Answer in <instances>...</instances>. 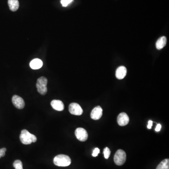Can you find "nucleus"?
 Listing matches in <instances>:
<instances>
[{
    "label": "nucleus",
    "mask_w": 169,
    "mask_h": 169,
    "mask_svg": "<svg viewBox=\"0 0 169 169\" xmlns=\"http://www.w3.org/2000/svg\"><path fill=\"white\" fill-rule=\"evenodd\" d=\"M13 166L15 169H23V164L20 160H16L13 163Z\"/></svg>",
    "instance_id": "obj_16"
},
{
    "label": "nucleus",
    "mask_w": 169,
    "mask_h": 169,
    "mask_svg": "<svg viewBox=\"0 0 169 169\" xmlns=\"http://www.w3.org/2000/svg\"><path fill=\"white\" fill-rule=\"evenodd\" d=\"M8 5L11 11H16L19 8V2L18 0H8Z\"/></svg>",
    "instance_id": "obj_13"
},
{
    "label": "nucleus",
    "mask_w": 169,
    "mask_h": 169,
    "mask_svg": "<svg viewBox=\"0 0 169 169\" xmlns=\"http://www.w3.org/2000/svg\"><path fill=\"white\" fill-rule=\"evenodd\" d=\"M19 138L21 142L25 145L30 144L32 142H35L37 141V138L35 135L31 134L26 129L23 130L21 131Z\"/></svg>",
    "instance_id": "obj_1"
},
{
    "label": "nucleus",
    "mask_w": 169,
    "mask_h": 169,
    "mask_svg": "<svg viewBox=\"0 0 169 169\" xmlns=\"http://www.w3.org/2000/svg\"><path fill=\"white\" fill-rule=\"evenodd\" d=\"M73 1V0H66V1L67 2L68 4H70V3H71V2Z\"/></svg>",
    "instance_id": "obj_23"
},
{
    "label": "nucleus",
    "mask_w": 169,
    "mask_h": 169,
    "mask_svg": "<svg viewBox=\"0 0 169 169\" xmlns=\"http://www.w3.org/2000/svg\"><path fill=\"white\" fill-rule=\"evenodd\" d=\"M152 125H153V121L151 120H149L148 122V125H147V128L150 129L151 128V127H152Z\"/></svg>",
    "instance_id": "obj_22"
},
{
    "label": "nucleus",
    "mask_w": 169,
    "mask_h": 169,
    "mask_svg": "<svg viewBox=\"0 0 169 169\" xmlns=\"http://www.w3.org/2000/svg\"><path fill=\"white\" fill-rule=\"evenodd\" d=\"M12 101L15 107L18 109H23L25 107V101L22 98L19 96L14 95L12 97Z\"/></svg>",
    "instance_id": "obj_7"
},
{
    "label": "nucleus",
    "mask_w": 169,
    "mask_h": 169,
    "mask_svg": "<svg viewBox=\"0 0 169 169\" xmlns=\"http://www.w3.org/2000/svg\"><path fill=\"white\" fill-rule=\"evenodd\" d=\"M126 155L125 152L122 149H119L116 151L114 155V162L118 166L124 164L126 161Z\"/></svg>",
    "instance_id": "obj_4"
},
{
    "label": "nucleus",
    "mask_w": 169,
    "mask_h": 169,
    "mask_svg": "<svg viewBox=\"0 0 169 169\" xmlns=\"http://www.w3.org/2000/svg\"><path fill=\"white\" fill-rule=\"evenodd\" d=\"M104 154L105 158L106 159H108L111 154V151L108 147H106L104 150Z\"/></svg>",
    "instance_id": "obj_17"
},
{
    "label": "nucleus",
    "mask_w": 169,
    "mask_h": 169,
    "mask_svg": "<svg viewBox=\"0 0 169 169\" xmlns=\"http://www.w3.org/2000/svg\"><path fill=\"white\" fill-rule=\"evenodd\" d=\"M51 105L56 111H62L64 109L65 106L61 100H54L51 103Z\"/></svg>",
    "instance_id": "obj_11"
},
{
    "label": "nucleus",
    "mask_w": 169,
    "mask_h": 169,
    "mask_svg": "<svg viewBox=\"0 0 169 169\" xmlns=\"http://www.w3.org/2000/svg\"><path fill=\"white\" fill-rule=\"evenodd\" d=\"M161 125L160 124H157V126H156V128H155V130L156 132H159L161 130Z\"/></svg>",
    "instance_id": "obj_21"
},
{
    "label": "nucleus",
    "mask_w": 169,
    "mask_h": 169,
    "mask_svg": "<svg viewBox=\"0 0 169 169\" xmlns=\"http://www.w3.org/2000/svg\"><path fill=\"white\" fill-rule=\"evenodd\" d=\"M76 137L81 141H85L88 138V133L87 131L83 128H78L75 130Z\"/></svg>",
    "instance_id": "obj_6"
},
{
    "label": "nucleus",
    "mask_w": 169,
    "mask_h": 169,
    "mask_svg": "<svg viewBox=\"0 0 169 169\" xmlns=\"http://www.w3.org/2000/svg\"><path fill=\"white\" fill-rule=\"evenodd\" d=\"M47 83L48 80L44 77H41L37 80L36 83V88L38 92L41 95H45L47 94Z\"/></svg>",
    "instance_id": "obj_3"
},
{
    "label": "nucleus",
    "mask_w": 169,
    "mask_h": 169,
    "mask_svg": "<svg viewBox=\"0 0 169 169\" xmlns=\"http://www.w3.org/2000/svg\"><path fill=\"white\" fill-rule=\"evenodd\" d=\"M100 152V150L98 148L96 147V148H95L93 152H92V156H94V157L97 156Z\"/></svg>",
    "instance_id": "obj_18"
},
{
    "label": "nucleus",
    "mask_w": 169,
    "mask_h": 169,
    "mask_svg": "<svg viewBox=\"0 0 169 169\" xmlns=\"http://www.w3.org/2000/svg\"><path fill=\"white\" fill-rule=\"evenodd\" d=\"M6 150H7V149L5 147L0 149V158L5 156V152H6Z\"/></svg>",
    "instance_id": "obj_19"
},
{
    "label": "nucleus",
    "mask_w": 169,
    "mask_h": 169,
    "mask_svg": "<svg viewBox=\"0 0 169 169\" xmlns=\"http://www.w3.org/2000/svg\"><path fill=\"white\" fill-rule=\"evenodd\" d=\"M167 43V39L165 36H163L159 38L156 41L155 46L157 49L160 50L165 47Z\"/></svg>",
    "instance_id": "obj_14"
},
{
    "label": "nucleus",
    "mask_w": 169,
    "mask_h": 169,
    "mask_svg": "<svg viewBox=\"0 0 169 169\" xmlns=\"http://www.w3.org/2000/svg\"><path fill=\"white\" fill-rule=\"evenodd\" d=\"M61 3L63 5V7H66L69 4L66 1V0H61Z\"/></svg>",
    "instance_id": "obj_20"
},
{
    "label": "nucleus",
    "mask_w": 169,
    "mask_h": 169,
    "mask_svg": "<svg viewBox=\"0 0 169 169\" xmlns=\"http://www.w3.org/2000/svg\"><path fill=\"white\" fill-rule=\"evenodd\" d=\"M117 121L120 126H123L127 125L129 122L128 116L125 113H121L117 116Z\"/></svg>",
    "instance_id": "obj_8"
},
{
    "label": "nucleus",
    "mask_w": 169,
    "mask_h": 169,
    "mask_svg": "<svg viewBox=\"0 0 169 169\" xmlns=\"http://www.w3.org/2000/svg\"><path fill=\"white\" fill-rule=\"evenodd\" d=\"M156 169H169V159H165L159 163Z\"/></svg>",
    "instance_id": "obj_15"
},
{
    "label": "nucleus",
    "mask_w": 169,
    "mask_h": 169,
    "mask_svg": "<svg viewBox=\"0 0 169 169\" xmlns=\"http://www.w3.org/2000/svg\"><path fill=\"white\" fill-rule=\"evenodd\" d=\"M54 164L59 167H66L71 163V159L69 156L65 155H59L54 158Z\"/></svg>",
    "instance_id": "obj_2"
},
{
    "label": "nucleus",
    "mask_w": 169,
    "mask_h": 169,
    "mask_svg": "<svg viewBox=\"0 0 169 169\" xmlns=\"http://www.w3.org/2000/svg\"><path fill=\"white\" fill-rule=\"evenodd\" d=\"M103 115V109L100 106L96 107L91 113V117L92 120H97L100 119Z\"/></svg>",
    "instance_id": "obj_9"
},
{
    "label": "nucleus",
    "mask_w": 169,
    "mask_h": 169,
    "mask_svg": "<svg viewBox=\"0 0 169 169\" xmlns=\"http://www.w3.org/2000/svg\"><path fill=\"white\" fill-rule=\"evenodd\" d=\"M127 73V69L126 67L121 66L116 69V78L118 80H122L126 76Z\"/></svg>",
    "instance_id": "obj_10"
},
{
    "label": "nucleus",
    "mask_w": 169,
    "mask_h": 169,
    "mask_svg": "<svg viewBox=\"0 0 169 169\" xmlns=\"http://www.w3.org/2000/svg\"><path fill=\"white\" fill-rule=\"evenodd\" d=\"M69 111L74 115L80 116L82 114L83 111L81 106L77 103H72L69 107Z\"/></svg>",
    "instance_id": "obj_5"
},
{
    "label": "nucleus",
    "mask_w": 169,
    "mask_h": 169,
    "mask_svg": "<svg viewBox=\"0 0 169 169\" xmlns=\"http://www.w3.org/2000/svg\"><path fill=\"white\" fill-rule=\"evenodd\" d=\"M43 66V62L40 59H33L30 63V67L33 70L40 69Z\"/></svg>",
    "instance_id": "obj_12"
}]
</instances>
